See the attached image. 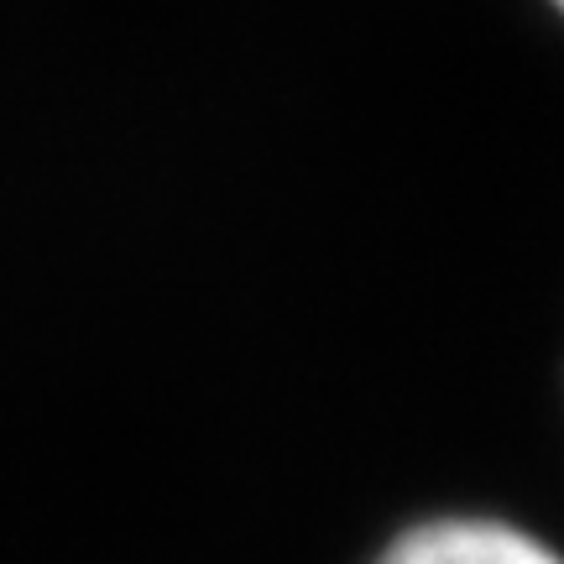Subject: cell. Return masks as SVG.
Segmentation results:
<instances>
[{
  "label": "cell",
  "mask_w": 564,
  "mask_h": 564,
  "mask_svg": "<svg viewBox=\"0 0 564 564\" xmlns=\"http://www.w3.org/2000/svg\"><path fill=\"white\" fill-rule=\"evenodd\" d=\"M554 6H560V11H564V0H554Z\"/></svg>",
  "instance_id": "2"
},
{
  "label": "cell",
  "mask_w": 564,
  "mask_h": 564,
  "mask_svg": "<svg viewBox=\"0 0 564 564\" xmlns=\"http://www.w3.org/2000/svg\"><path fill=\"white\" fill-rule=\"evenodd\" d=\"M371 564H564V554L523 523L486 512H440L392 533Z\"/></svg>",
  "instance_id": "1"
}]
</instances>
